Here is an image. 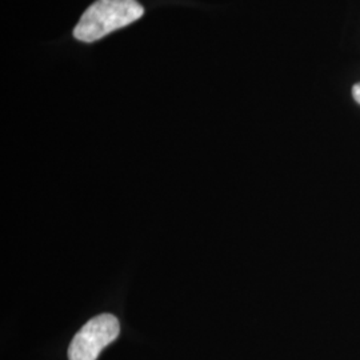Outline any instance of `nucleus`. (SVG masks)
<instances>
[{
  "mask_svg": "<svg viewBox=\"0 0 360 360\" xmlns=\"http://www.w3.org/2000/svg\"><path fill=\"white\" fill-rule=\"evenodd\" d=\"M144 8L138 0H96L82 15L74 37L92 43L141 19Z\"/></svg>",
  "mask_w": 360,
  "mask_h": 360,
  "instance_id": "1",
  "label": "nucleus"
},
{
  "mask_svg": "<svg viewBox=\"0 0 360 360\" xmlns=\"http://www.w3.org/2000/svg\"><path fill=\"white\" fill-rule=\"evenodd\" d=\"M120 333L117 318L102 314L86 323L68 347L70 360H96L102 349L111 345Z\"/></svg>",
  "mask_w": 360,
  "mask_h": 360,
  "instance_id": "2",
  "label": "nucleus"
},
{
  "mask_svg": "<svg viewBox=\"0 0 360 360\" xmlns=\"http://www.w3.org/2000/svg\"><path fill=\"white\" fill-rule=\"evenodd\" d=\"M352 96H354L355 102L360 104V83H356V84L352 87Z\"/></svg>",
  "mask_w": 360,
  "mask_h": 360,
  "instance_id": "3",
  "label": "nucleus"
}]
</instances>
